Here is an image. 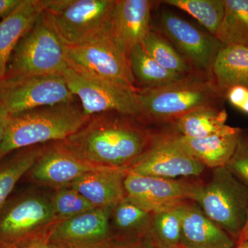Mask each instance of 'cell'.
Segmentation results:
<instances>
[{
    "mask_svg": "<svg viewBox=\"0 0 248 248\" xmlns=\"http://www.w3.org/2000/svg\"><path fill=\"white\" fill-rule=\"evenodd\" d=\"M133 117L101 114L57 143L85 162L127 170L151 146L156 133Z\"/></svg>",
    "mask_w": 248,
    "mask_h": 248,
    "instance_id": "cell-1",
    "label": "cell"
},
{
    "mask_svg": "<svg viewBox=\"0 0 248 248\" xmlns=\"http://www.w3.org/2000/svg\"><path fill=\"white\" fill-rule=\"evenodd\" d=\"M91 118L73 102L10 115L0 144V160L23 148L63 141L82 128Z\"/></svg>",
    "mask_w": 248,
    "mask_h": 248,
    "instance_id": "cell-2",
    "label": "cell"
},
{
    "mask_svg": "<svg viewBox=\"0 0 248 248\" xmlns=\"http://www.w3.org/2000/svg\"><path fill=\"white\" fill-rule=\"evenodd\" d=\"M143 124H172L191 111L220 107L221 97L206 75L195 72L172 84L153 89L137 90Z\"/></svg>",
    "mask_w": 248,
    "mask_h": 248,
    "instance_id": "cell-3",
    "label": "cell"
},
{
    "mask_svg": "<svg viewBox=\"0 0 248 248\" xmlns=\"http://www.w3.org/2000/svg\"><path fill=\"white\" fill-rule=\"evenodd\" d=\"M116 0H47L50 25L66 47L79 46L112 35Z\"/></svg>",
    "mask_w": 248,
    "mask_h": 248,
    "instance_id": "cell-4",
    "label": "cell"
},
{
    "mask_svg": "<svg viewBox=\"0 0 248 248\" xmlns=\"http://www.w3.org/2000/svg\"><path fill=\"white\" fill-rule=\"evenodd\" d=\"M66 47L45 12L18 42L8 63L4 79L62 76L68 68Z\"/></svg>",
    "mask_w": 248,
    "mask_h": 248,
    "instance_id": "cell-5",
    "label": "cell"
},
{
    "mask_svg": "<svg viewBox=\"0 0 248 248\" xmlns=\"http://www.w3.org/2000/svg\"><path fill=\"white\" fill-rule=\"evenodd\" d=\"M193 202L236 242L247 221L248 186L226 166L218 168L207 184H200Z\"/></svg>",
    "mask_w": 248,
    "mask_h": 248,
    "instance_id": "cell-6",
    "label": "cell"
},
{
    "mask_svg": "<svg viewBox=\"0 0 248 248\" xmlns=\"http://www.w3.org/2000/svg\"><path fill=\"white\" fill-rule=\"evenodd\" d=\"M62 76L72 94L81 102L85 115L117 113L140 121L138 89L90 76L69 65Z\"/></svg>",
    "mask_w": 248,
    "mask_h": 248,
    "instance_id": "cell-7",
    "label": "cell"
},
{
    "mask_svg": "<svg viewBox=\"0 0 248 248\" xmlns=\"http://www.w3.org/2000/svg\"><path fill=\"white\" fill-rule=\"evenodd\" d=\"M58 221L50 198L38 194L23 196L0 211V244L17 247Z\"/></svg>",
    "mask_w": 248,
    "mask_h": 248,
    "instance_id": "cell-8",
    "label": "cell"
},
{
    "mask_svg": "<svg viewBox=\"0 0 248 248\" xmlns=\"http://www.w3.org/2000/svg\"><path fill=\"white\" fill-rule=\"evenodd\" d=\"M74 98L62 76L30 77L0 83V107L10 115L73 102Z\"/></svg>",
    "mask_w": 248,
    "mask_h": 248,
    "instance_id": "cell-9",
    "label": "cell"
},
{
    "mask_svg": "<svg viewBox=\"0 0 248 248\" xmlns=\"http://www.w3.org/2000/svg\"><path fill=\"white\" fill-rule=\"evenodd\" d=\"M66 55L68 65L80 71L138 89L128 56L112 35L89 45L66 47Z\"/></svg>",
    "mask_w": 248,
    "mask_h": 248,
    "instance_id": "cell-10",
    "label": "cell"
},
{
    "mask_svg": "<svg viewBox=\"0 0 248 248\" xmlns=\"http://www.w3.org/2000/svg\"><path fill=\"white\" fill-rule=\"evenodd\" d=\"M205 169L179 145L171 131L156 133L150 148L127 170L140 175L177 179L198 177Z\"/></svg>",
    "mask_w": 248,
    "mask_h": 248,
    "instance_id": "cell-11",
    "label": "cell"
},
{
    "mask_svg": "<svg viewBox=\"0 0 248 248\" xmlns=\"http://www.w3.org/2000/svg\"><path fill=\"white\" fill-rule=\"evenodd\" d=\"M113 207L95 208L78 216L57 221L47 240L55 248H109L112 246L111 211Z\"/></svg>",
    "mask_w": 248,
    "mask_h": 248,
    "instance_id": "cell-12",
    "label": "cell"
},
{
    "mask_svg": "<svg viewBox=\"0 0 248 248\" xmlns=\"http://www.w3.org/2000/svg\"><path fill=\"white\" fill-rule=\"evenodd\" d=\"M200 183L140 175L127 170L125 197L152 213L177 204L193 202Z\"/></svg>",
    "mask_w": 248,
    "mask_h": 248,
    "instance_id": "cell-13",
    "label": "cell"
},
{
    "mask_svg": "<svg viewBox=\"0 0 248 248\" xmlns=\"http://www.w3.org/2000/svg\"><path fill=\"white\" fill-rule=\"evenodd\" d=\"M160 24L162 32L195 71L208 75L222 44L183 18L164 11Z\"/></svg>",
    "mask_w": 248,
    "mask_h": 248,
    "instance_id": "cell-14",
    "label": "cell"
},
{
    "mask_svg": "<svg viewBox=\"0 0 248 248\" xmlns=\"http://www.w3.org/2000/svg\"><path fill=\"white\" fill-rule=\"evenodd\" d=\"M102 168L78 159L56 142L53 146L46 147L28 173L34 182L60 188L71 186L86 173Z\"/></svg>",
    "mask_w": 248,
    "mask_h": 248,
    "instance_id": "cell-15",
    "label": "cell"
},
{
    "mask_svg": "<svg viewBox=\"0 0 248 248\" xmlns=\"http://www.w3.org/2000/svg\"><path fill=\"white\" fill-rule=\"evenodd\" d=\"M153 5L154 1L149 0H116L112 17V37L128 56L151 31Z\"/></svg>",
    "mask_w": 248,
    "mask_h": 248,
    "instance_id": "cell-16",
    "label": "cell"
},
{
    "mask_svg": "<svg viewBox=\"0 0 248 248\" xmlns=\"http://www.w3.org/2000/svg\"><path fill=\"white\" fill-rule=\"evenodd\" d=\"M242 133L241 128L227 125L220 133L208 138H188L174 134L178 143L190 156L205 167L215 169L228 165Z\"/></svg>",
    "mask_w": 248,
    "mask_h": 248,
    "instance_id": "cell-17",
    "label": "cell"
},
{
    "mask_svg": "<svg viewBox=\"0 0 248 248\" xmlns=\"http://www.w3.org/2000/svg\"><path fill=\"white\" fill-rule=\"evenodd\" d=\"M236 241L209 218L197 203L187 202L183 217L180 246L184 248H234Z\"/></svg>",
    "mask_w": 248,
    "mask_h": 248,
    "instance_id": "cell-18",
    "label": "cell"
},
{
    "mask_svg": "<svg viewBox=\"0 0 248 248\" xmlns=\"http://www.w3.org/2000/svg\"><path fill=\"white\" fill-rule=\"evenodd\" d=\"M127 170L104 167L86 173L70 187L79 192L96 208L114 207L125 197Z\"/></svg>",
    "mask_w": 248,
    "mask_h": 248,
    "instance_id": "cell-19",
    "label": "cell"
},
{
    "mask_svg": "<svg viewBox=\"0 0 248 248\" xmlns=\"http://www.w3.org/2000/svg\"><path fill=\"white\" fill-rule=\"evenodd\" d=\"M47 0H24L12 14L0 20V83L18 42L45 12Z\"/></svg>",
    "mask_w": 248,
    "mask_h": 248,
    "instance_id": "cell-20",
    "label": "cell"
},
{
    "mask_svg": "<svg viewBox=\"0 0 248 248\" xmlns=\"http://www.w3.org/2000/svg\"><path fill=\"white\" fill-rule=\"evenodd\" d=\"M207 77L224 99L227 91L233 86L248 89V46L222 45Z\"/></svg>",
    "mask_w": 248,
    "mask_h": 248,
    "instance_id": "cell-21",
    "label": "cell"
},
{
    "mask_svg": "<svg viewBox=\"0 0 248 248\" xmlns=\"http://www.w3.org/2000/svg\"><path fill=\"white\" fill-rule=\"evenodd\" d=\"M153 213L125 197L112 209L111 231L129 241L146 237L151 227Z\"/></svg>",
    "mask_w": 248,
    "mask_h": 248,
    "instance_id": "cell-22",
    "label": "cell"
},
{
    "mask_svg": "<svg viewBox=\"0 0 248 248\" xmlns=\"http://www.w3.org/2000/svg\"><path fill=\"white\" fill-rule=\"evenodd\" d=\"M228 113L218 107L200 108L173 122L172 132L188 138H208L220 133L226 126Z\"/></svg>",
    "mask_w": 248,
    "mask_h": 248,
    "instance_id": "cell-23",
    "label": "cell"
},
{
    "mask_svg": "<svg viewBox=\"0 0 248 248\" xmlns=\"http://www.w3.org/2000/svg\"><path fill=\"white\" fill-rule=\"evenodd\" d=\"M129 63L138 89L162 87L187 76L165 69L153 60L141 45L135 46L128 55Z\"/></svg>",
    "mask_w": 248,
    "mask_h": 248,
    "instance_id": "cell-24",
    "label": "cell"
},
{
    "mask_svg": "<svg viewBox=\"0 0 248 248\" xmlns=\"http://www.w3.org/2000/svg\"><path fill=\"white\" fill-rule=\"evenodd\" d=\"M187 202L153 213L151 225L146 237L155 248L180 246L184 209Z\"/></svg>",
    "mask_w": 248,
    "mask_h": 248,
    "instance_id": "cell-25",
    "label": "cell"
},
{
    "mask_svg": "<svg viewBox=\"0 0 248 248\" xmlns=\"http://www.w3.org/2000/svg\"><path fill=\"white\" fill-rule=\"evenodd\" d=\"M46 147L38 145L18 150L0 164V211L19 179L30 171Z\"/></svg>",
    "mask_w": 248,
    "mask_h": 248,
    "instance_id": "cell-26",
    "label": "cell"
},
{
    "mask_svg": "<svg viewBox=\"0 0 248 248\" xmlns=\"http://www.w3.org/2000/svg\"><path fill=\"white\" fill-rule=\"evenodd\" d=\"M224 16L215 38L223 45L248 46V0H223Z\"/></svg>",
    "mask_w": 248,
    "mask_h": 248,
    "instance_id": "cell-27",
    "label": "cell"
},
{
    "mask_svg": "<svg viewBox=\"0 0 248 248\" xmlns=\"http://www.w3.org/2000/svg\"><path fill=\"white\" fill-rule=\"evenodd\" d=\"M141 45L156 63L169 71L182 76H188L197 72L169 40L154 31L148 32Z\"/></svg>",
    "mask_w": 248,
    "mask_h": 248,
    "instance_id": "cell-28",
    "label": "cell"
},
{
    "mask_svg": "<svg viewBox=\"0 0 248 248\" xmlns=\"http://www.w3.org/2000/svg\"><path fill=\"white\" fill-rule=\"evenodd\" d=\"M161 2L177 7L190 14L214 37L224 16L223 0H164Z\"/></svg>",
    "mask_w": 248,
    "mask_h": 248,
    "instance_id": "cell-29",
    "label": "cell"
},
{
    "mask_svg": "<svg viewBox=\"0 0 248 248\" xmlns=\"http://www.w3.org/2000/svg\"><path fill=\"white\" fill-rule=\"evenodd\" d=\"M50 201L59 221L78 216L96 208L71 187L58 188Z\"/></svg>",
    "mask_w": 248,
    "mask_h": 248,
    "instance_id": "cell-30",
    "label": "cell"
},
{
    "mask_svg": "<svg viewBox=\"0 0 248 248\" xmlns=\"http://www.w3.org/2000/svg\"><path fill=\"white\" fill-rule=\"evenodd\" d=\"M226 167L248 186V143L243 133L240 137L236 151Z\"/></svg>",
    "mask_w": 248,
    "mask_h": 248,
    "instance_id": "cell-31",
    "label": "cell"
},
{
    "mask_svg": "<svg viewBox=\"0 0 248 248\" xmlns=\"http://www.w3.org/2000/svg\"><path fill=\"white\" fill-rule=\"evenodd\" d=\"M225 98L233 107L248 115V89L236 86L231 88L226 93Z\"/></svg>",
    "mask_w": 248,
    "mask_h": 248,
    "instance_id": "cell-32",
    "label": "cell"
},
{
    "mask_svg": "<svg viewBox=\"0 0 248 248\" xmlns=\"http://www.w3.org/2000/svg\"><path fill=\"white\" fill-rule=\"evenodd\" d=\"M24 0H0V19H3L17 9Z\"/></svg>",
    "mask_w": 248,
    "mask_h": 248,
    "instance_id": "cell-33",
    "label": "cell"
},
{
    "mask_svg": "<svg viewBox=\"0 0 248 248\" xmlns=\"http://www.w3.org/2000/svg\"><path fill=\"white\" fill-rule=\"evenodd\" d=\"M109 248H155V247L151 240L144 237L136 241H128L119 246L112 245Z\"/></svg>",
    "mask_w": 248,
    "mask_h": 248,
    "instance_id": "cell-34",
    "label": "cell"
},
{
    "mask_svg": "<svg viewBox=\"0 0 248 248\" xmlns=\"http://www.w3.org/2000/svg\"><path fill=\"white\" fill-rule=\"evenodd\" d=\"M23 246H17L15 248H55L51 245L49 244L48 240L46 239H42V238H35L31 239V241L27 243H24Z\"/></svg>",
    "mask_w": 248,
    "mask_h": 248,
    "instance_id": "cell-35",
    "label": "cell"
},
{
    "mask_svg": "<svg viewBox=\"0 0 248 248\" xmlns=\"http://www.w3.org/2000/svg\"><path fill=\"white\" fill-rule=\"evenodd\" d=\"M9 117V112L2 108L0 107V144L4 138L5 130H6Z\"/></svg>",
    "mask_w": 248,
    "mask_h": 248,
    "instance_id": "cell-36",
    "label": "cell"
},
{
    "mask_svg": "<svg viewBox=\"0 0 248 248\" xmlns=\"http://www.w3.org/2000/svg\"><path fill=\"white\" fill-rule=\"evenodd\" d=\"M248 241V213L247 221H246V226H245L244 230L241 232L239 239L236 241V245L242 244Z\"/></svg>",
    "mask_w": 248,
    "mask_h": 248,
    "instance_id": "cell-37",
    "label": "cell"
},
{
    "mask_svg": "<svg viewBox=\"0 0 248 248\" xmlns=\"http://www.w3.org/2000/svg\"><path fill=\"white\" fill-rule=\"evenodd\" d=\"M235 248H248V241L242 243V244H238Z\"/></svg>",
    "mask_w": 248,
    "mask_h": 248,
    "instance_id": "cell-38",
    "label": "cell"
},
{
    "mask_svg": "<svg viewBox=\"0 0 248 248\" xmlns=\"http://www.w3.org/2000/svg\"><path fill=\"white\" fill-rule=\"evenodd\" d=\"M14 246H6V245L0 244V248H15Z\"/></svg>",
    "mask_w": 248,
    "mask_h": 248,
    "instance_id": "cell-39",
    "label": "cell"
},
{
    "mask_svg": "<svg viewBox=\"0 0 248 248\" xmlns=\"http://www.w3.org/2000/svg\"><path fill=\"white\" fill-rule=\"evenodd\" d=\"M173 248H184L181 247V246H178V247Z\"/></svg>",
    "mask_w": 248,
    "mask_h": 248,
    "instance_id": "cell-40",
    "label": "cell"
},
{
    "mask_svg": "<svg viewBox=\"0 0 248 248\" xmlns=\"http://www.w3.org/2000/svg\"><path fill=\"white\" fill-rule=\"evenodd\" d=\"M246 141H247L248 143V139H246Z\"/></svg>",
    "mask_w": 248,
    "mask_h": 248,
    "instance_id": "cell-41",
    "label": "cell"
}]
</instances>
